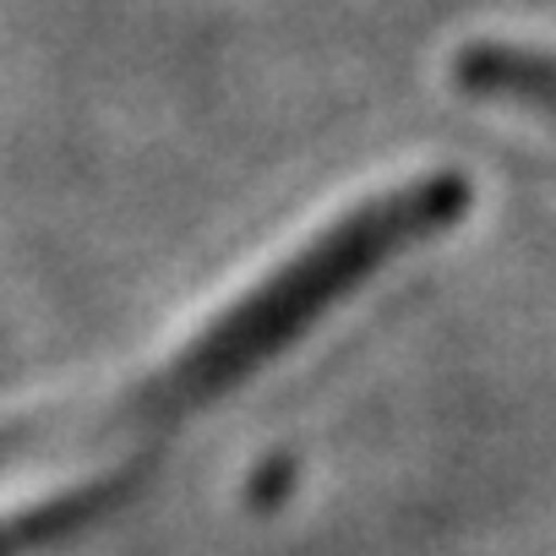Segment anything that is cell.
Returning <instances> with one entry per match:
<instances>
[{"label": "cell", "instance_id": "1", "mask_svg": "<svg viewBox=\"0 0 556 556\" xmlns=\"http://www.w3.org/2000/svg\"><path fill=\"white\" fill-rule=\"evenodd\" d=\"M464 213H469V180L447 175V169L404 180V186H393L377 202H361L328 235L301 245L285 267H273L262 285H251L240 301H229L153 377L121 388L115 399L88 404L83 415H66V420L50 415V420L7 426L0 431V469L45 458V453H61L66 442L137 437V431L175 426L197 404H207V399L229 393L235 382H245L278 350H290L317 317H328L344 295H355L377 267H388L409 245L442 235Z\"/></svg>", "mask_w": 556, "mask_h": 556}, {"label": "cell", "instance_id": "2", "mask_svg": "<svg viewBox=\"0 0 556 556\" xmlns=\"http://www.w3.org/2000/svg\"><path fill=\"white\" fill-rule=\"evenodd\" d=\"M453 83L469 99H491L556 121V50L545 45H513V39L464 45L453 55Z\"/></svg>", "mask_w": 556, "mask_h": 556}]
</instances>
